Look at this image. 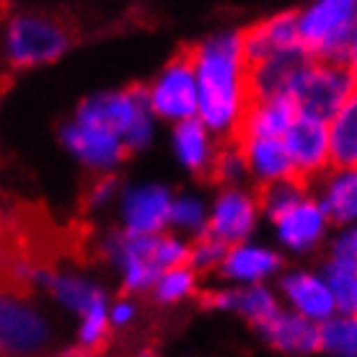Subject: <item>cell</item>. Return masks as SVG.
Instances as JSON below:
<instances>
[{
  "label": "cell",
  "instance_id": "28",
  "mask_svg": "<svg viewBox=\"0 0 357 357\" xmlns=\"http://www.w3.org/2000/svg\"><path fill=\"white\" fill-rule=\"evenodd\" d=\"M213 178L218 184H249V169L236 140H223L220 153L215 158Z\"/></svg>",
  "mask_w": 357,
  "mask_h": 357
},
{
  "label": "cell",
  "instance_id": "33",
  "mask_svg": "<svg viewBox=\"0 0 357 357\" xmlns=\"http://www.w3.org/2000/svg\"><path fill=\"white\" fill-rule=\"evenodd\" d=\"M344 63H347L349 73H352V78L357 83V31H355V39H352V45L347 50V57H344Z\"/></svg>",
  "mask_w": 357,
  "mask_h": 357
},
{
  "label": "cell",
  "instance_id": "14",
  "mask_svg": "<svg viewBox=\"0 0 357 357\" xmlns=\"http://www.w3.org/2000/svg\"><path fill=\"white\" fill-rule=\"evenodd\" d=\"M275 290L277 298H280V305H285L287 311L298 313V316H303V319L319 324V326L340 311L337 295L331 290L324 269H282L280 277L275 280Z\"/></svg>",
  "mask_w": 357,
  "mask_h": 357
},
{
  "label": "cell",
  "instance_id": "30",
  "mask_svg": "<svg viewBox=\"0 0 357 357\" xmlns=\"http://www.w3.org/2000/svg\"><path fill=\"white\" fill-rule=\"evenodd\" d=\"M326 259H334L357 272V223H347L334 228L326 243Z\"/></svg>",
  "mask_w": 357,
  "mask_h": 357
},
{
  "label": "cell",
  "instance_id": "19",
  "mask_svg": "<svg viewBox=\"0 0 357 357\" xmlns=\"http://www.w3.org/2000/svg\"><path fill=\"white\" fill-rule=\"evenodd\" d=\"M243 47L251 65L269 63L277 57L303 52L298 42V26H295V10H280L272 16L251 24L243 31Z\"/></svg>",
  "mask_w": 357,
  "mask_h": 357
},
{
  "label": "cell",
  "instance_id": "4",
  "mask_svg": "<svg viewBox=\"0 0 357 357\" xmlns=\"http://www.w3.org/2000/svg\"><path fill=\"white\" fill-rule=\"evenodd\" d=\"M189 241L174 231L130 233L112 228L98 238V257L119 280L122 293L148 295L166 267L187 261Z\"/></svg>",
  "mask_w": 357,
  "mask_h": 357
},
{
  "label": "cell",
  "instance_id": "29",
  "mask_svg": "<svg viewBox=\"0 0 357 357\" xmlns=\"http://www.w3.org/2000/svg\"><path fill=\"white\" fill-rule=\"evenodd\" d=\"M223 254H225V243L213 238L210 233H202V236H197V238L189 241L187 261L199 272V275L205 277V275H215V272H218Z\"/></svg>",
  "mask_w": 357,
  "mask_h": 357
},
{
  "label": "cell",
  "instance_id": "23",
  "mask_svg": "<svg viewBox=\"0 0 357 357\" xmlns=\"http://www.w3.org/2000/svg\"><path fill=\"white\" fill-rule=\"evenodd\" d=\"M295 104L282 93H257L243 114L238 135H272L282 137L295 116Z\"/></svg>",
  "mask_w": 357,
  "mask_h": 357
},
{
  "label": "cell",
  "instance_id": "5",
  "mask_svg": "<svg viewBox=\"0 0 357 357\" xmlns=\"http://www.w3.org/2000/svg\"><path fill=\"white\" fill-rule=\"evenodd\" d=\"M70 31L60 18L18 10L0 24V63L8 70H39L60 63L70 50Z\"/></svg>",
  "mask_w": 357,
  "mask_h": 357
},
{
  "label": "cell",
  "instance_id": "3",
  "mask_svg": "<svg viewBox=\"0 0 357 357\" xmlns=\"http://www.w3.org/2000/svg\"><path fill=\"white\" fill-rule=\"evenodd\" d=\"M18 277L52 301L60 311L75 319V349L98 352L112 337L109 326V293L96 277L83 269H50L21 264Z\"/></svg>",
  "mask_w": 357,
  "mask_h": 357
},
{
  "label": "cell",
  "instance_id": "15",
  "mask_svg": "<svg viewBox=\"0 0 357 357\" xmlns=\"http://www.w3.org/2000/svg\"><path fill=\"white\" fill-rule=\"evenodd\" d=\"M282 143H285L287 158L293 163L295 176L303 181H316L331 166L329 125L324 116L298 109L282 135Z\"/></svg>",
  "mask_w": 357,
  "mask_h": 357
},
{
  "label": "cell",
  "instance_id": "13",
  "mask_svg": "<svg viewBox=\"0 0 357 357\" xmlns=\"http://www.w3.org/2000/svg\"><path fill=\"white\" fill-rule=\"evenodd\" d=\"M174 189L163 181L119 184L114 202L116 228L130 233H158L169 228Z\"/></svg>",
  "mask_w": 357,
  "mask_h": 357
},
{
  "label": "cell",
  "instance_id": "26",
  "mask_svg": "<svg viewBox=\"0 0 357 357\" xmlns=\"http://www.w3.org/2000/svg\"><path fill=\"white\" fill-rule=\"evenodd\" d=\"M199 285H202V275L189 261H181V264L163 269L155 277L148 295L158 305H181L199 293Z\"/></svg>",
  "mask_w": 357,
  "mask_h": 357
},
{
  "label": "cell",
  "instance_id": "25",
  "mask_svg": "<svg viewBox=\"0 0 357 357\" xmlns=\"http://www.w3.org/2000/svg\"><path fill=\"white\" fill-rule=\"evenodd\" d=\"M207 220H210V197H205L202 192H195V189L174 192L169 231L192 241L197 236L207 233Z\"/></svg>",
  "mask_w": 357,
  "mask_h": 357
},
{
  "label": "cell",
  "instance_id": "31",
  "mask_svg": "<svg viewBox=\"0 0 357 357\" xmlns=\"http://www.w3.org/2000/svg\"><path fill=\"white\" fill-rule=\"evenodd\" d=\"M116 195H119L116 174L93 176V181L89 184V192H86V205H89L91 213H109V210H114Z\"/></svg>",
  "mask_w": 357,
  "mask_h": 357
},
{
  "label": "cell",
  "instance_id": "2",
  "mask_svg": "<svg viewBox=\"0 0 357 357\" xmlns=\"http://www.w3.org/2000/svg\"><path fill=\"white\" fill-rule=\"evenodd\" d=\"M261 213L285 259H308L326 251L334 223L308 181L298 176L259 187Z\"/></svg>",
  "mask_w": 357,
  "mask_h": 357
},
{
  "label": "cell",
  "instance_id": "12",
  "mask_svg": "<svg viewBox=\"0 0 357 357\" xmlns=\"http://www.w3.org/2000/svg\"><path fill=\"white\" fill-rule=\"evenodd\" d=\"M148 107L161 125H176L197 116V78L189 54H178L163 65L143 86Z\"/></svg>",
  "mask_w": 357,
  "mask_h": 357
},
{
  "label": "cell",
  "instance_id": "18",
  "mask_svg": "<svg viewBox=\"0 0 357 357\" xmlns=\"http://www.w3.org/2000/svg\"><path fill=\"white\" fill-rule=\"evenodd\" d=\"M254 331L277 355L305 357L319 352V324L287 311L285 305H280L275 313H269L264 321L254 326Z\"/></svg>",
  "mask_w": 357,
  "mask_h": 357
},
{
  "label": "cell",
  "instance_id": "21",
  "mask_svg": "<svg viewBox=\"0 0 357 357\" xmlns=\"http://www.w3.org/2000/svg\"><path fill=\"white\" fill-rule=\"evenodd\" d=\"M233 140L238 143V148L243 153L251 184L267 187V184L295 176L282 137H272V135H236Z\"/></svg>",
  "mask_w": 357,
  "mask_h": 357
},
{
  "label": "cell",
  "instance_id": "9",
  "mask_svg": "<svg viewBox=\"0 0 357 357\" xmlns=\"http://www.w3.org/2000/svg\"><path fill=\"white\" fill-rule=\"evenodd\" d=\"M54 324L26 295L0 287V355H42L52 347Z\"/></svg>",
  "mask_w": 357,
  "mask_h": 357
},
{
  "label": "cell",
  "instance_id": "6",
  "mask_svg": "<svg viewBox=\"0 0 357 357\" xmlns=\"http://www.w3.org/2000/svg\"><path fill=\"white\" fill-rule=\"evenodd\" d=\"M75 114L112 130L127 145L130 155L148 151L155 143L158 127H161V122L148 107L143 86L98 91L93 96L83 98Z\"/></svg>",
  "mask_w": 357,
  "mask_h": 357
},
{
  "label": "cell",
  "instance_id": "1",
  "mask_svg": "<svg viewBox=\"0 0 357 357\" xmlns=\"http://www.w3.org/2000/svg\"><path fill=\"white\" fill-rule=\"evenodd\" d=\"M189 60L197 78V116L220 140H233L254 98L243 31L223 29L207 34L192 47Z\"/></svg>",
  "mask_w": 357,
  "mask_h": 357
},
{
  "label": "cell",
  "instance_id": "7",
  "mask_svg": "<svg viewBox=\"0 0 357 357\" xmlns=\"http://www.w3.org/2000/svg\"><path fill=\"white\" fill-rule=\"evenodd\" d=\"M298 42L316 60H342L357 31V0H308L295 10Z\"/></svg>",
  "mask_w": 357,
  "mask_h": 357
},
{
  "label": "cell",
  "instance_id": "34",
  "mask_svg": "<svg viewBox=\"0 0 357 357\" xmlns=\"http://www.w3.org/2000/svg\"><path fill=\"white\" fill-rule=\"evenodd\" d=\"M342 311H352V313H357V280H355V285H352V290H349L347 303L342 305Z\"/></svg>",
  "mask_w": 357,
  "mask_h": 357
},
{
  "label": "cell",
  "instance_id": "20",
  "mask_svg": "<svg viewBox=\"0 0 357 357\" xmlns=\"http://www.w3.org/2000/svg\"><path fill=\"white\" fill-rule=\"evenodd\" d=\"M207 305L213 311L228 313V316H238L246 324L257 326L264 321L269 313L280 308V298L272 282H261V285H231V282H220L213 293L207 295Z\"/></svg>",
  "mask_w": 357,
  "mask_h": 357
},
{
  "label": "cell",
  "instance_id": "17",
  "mask_svg": "<svg viewBox=\"0 0 357 357\" xmlns=\"http://www.w3.org/2000/svg\"><path fill=\"white\" fill-rule=\"evenodd\" d=\"M220 145L223 140L199 116L169 125V151L178 169L189 176H213Z\"/></svg>",
  "mask_w": 357,
  "mask_h": 357
},
{
  "label": "cell",
  "instance_id": "11",
  "mask_svg": "<svg viewBox=\"0 0 357 357\" xmlns=\"http://www.w3.org/2000/svg\"><path fill=\"white\" fill-rule=\"evenodd\" d=\"M264 223L259 192L249 184H218L210 197V220L207 233L225 246L254 238Z\"/></svg>",
  "mask_w": 357,
  "mask_h": 357
},
{
  "label": "cell",
  "instance_id": "27",
  "mask_svg": "<svg viewBox=\"0 0 357 357\" xmlns=\"http://www.w3.org/2000/svg\"><path fill=\"white\" fill-rule=\"evenodd\" d=\"M319 352L331 357H357V313L337 311L319 326Z\"/></svg>",
  "mask_w": 357,
  "mask_h": 357
},
{
  "label": "cell",
  "instance_id": "22",
  "mask_svg": "<svg viewBox=\"0 0 357 357\" xmlns=\"http://www.w3.org/2000/svg\"><path fill=\"white\" fill-rule=\"evenodd\" d=\"M334 228L357 223V166H329L313 187Z\"/></svg>",
  "mask_w": 357,
  "mask_h": 357
},
{
  "label": "cell",
  "instance_id": "8",
  "mask_svg": "<svg viewBox=\"0 0 357 357\" xmlns=\"http://www.w3.org/2000/svg\"><path fill=\"white\" fill-rule=\"evenodd\" d=\"M355 89L357 83L347 63L305 57L303 63L298 65V70L290 75L285 96L293 101L295 109L329 119Z\"/></svg>",
  "mask_w": 357,
  "mask_h": 357
},
{
  "label": "cell",
  "instance_id": "16",
  "mask_svg": "<svg viewBox=\"0 0 357 357\" xmlns=\"http://www.w3.org/2000/svg\"><path fill=\"white\" fill-rule=\"evenodd\" d=\"M282 269H285V254L275 243H264L254 236V238L225 246L215 277L231 285H261V282L275 285Z\"/></svg>",
  "mask_w": 357,
  "mask_h": 357
},
{
  "label": "cell",
  "instance_id": "10",
  "mask_svg": "<svg viewBox=\"0 0 357 357\" xmlns=\"http://www.w3.org/2000/svg\"><path fill=\"white\" fill-rule=\"evenodd\" d=\"M60 143L65 153L91 176H109L125 166L127 145L98 122L73 114L60 130Z\"/></svg>",
  "mask_w": 357,
  "mask_h": 357
},
{
  "label": "cell",
  "instance_id": "32",
  "mask_svg": "<svg viewBox=\"0 0 357 357\" xmlns=\"http://www.w3.org/2000/svg\"><path fill=\"white\" fill-rule=\"evenodd\" d=\"M109 326L112 331H127L130 326L137 324V316H140V305L135 301V295L122 293L119 298H109Z\"/></svg>",
  "mask_w": 357,
  "mask_h": 357
},
{
  "label": "cell",
  "instance_id": "24",
  "mask_svg": "<svg viewBox=\"0 0 357 357\" xmlns=\"http://www.w3.org/2000/svg\"><path fill=\"white\" fill-rule=\"evenodd\" d=\"M326 125L331 166H357V89L326 119Z\"/></svg>",
  "mask_w": 357,
  "mask_h": 357
}]
</instances>
